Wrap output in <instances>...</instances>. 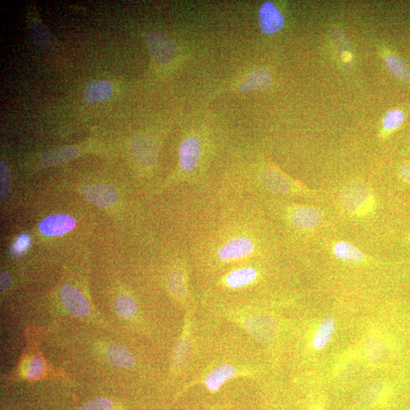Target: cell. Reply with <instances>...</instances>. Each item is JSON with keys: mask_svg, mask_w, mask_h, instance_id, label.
<instances>
[{"mask_svg": "<svg viewBox=\"0 0 410 410\" xmlns=\"http://www.w3.org/2000/svg\"><path fill=\"white\" fill-rule=\"evenodd\" d=\"M263 243L248 208L232 211L196 241L195 262L208 277L263 254Z\"/></svg>", "mask_w": 410, "mask_h": 410, "instance_id": "6da1fadb", "label": "cell"}, {"mask_svg": "<svg viewBox=\"0 0 410 410\" xmlns=\"http://www.w3.org/2000/svg\"><path fill=\"white\" fill-rule=\"evenodd\" d=\"M340 203L348 215L362 218L375 212L377 207L375 195L364 182H348L340 191Z\"/></svg>", "mask_w": 410, "mask_h": 410, "instance_id": "277c9868", "label": "cell"}, {"mask_svg": "<svg viewBox=\"0 0 410 410\" xmlns=\"http://www.w3.org/2000/svg\"><path fill=\"white\" fill-rule=\"evenodd\" d=\"M146 42L152 57L159 64H168L177 56L176 43L164 34L149 33L146 36Z\"/></svg>", "mask_w": 410, "mask_h": 410, "instance_id": "30bf717a", "label": "cell"}, {"mask_svg": "<svg viewBox=\"0 0 410 410\" xmlns=\"http://www.w3.org/2000/svg\"><path fill=\"white\" fill-rule=\"evenodd\" d=\"M79 154L78 149L72 146L61 147L46 152L41 158V162L46 167L58 166L72 161Z\"/></svg>", "mask_w": 410, "mask_h": 410, "instance_id": "44dd1931", "label": "cell"}, {"mask_svg": "<svg viewBox=\"0 0 410 410\" xmlns=\"http://www.w3.org/2000/svg\"><path fill=\"white\" fill-rule=\"evenodd\" d=\"M382 56L384 59L385 65L389 70L398 80L404 82H410V68L397 55H395L391 50L384 49L382 50Z\"/></svg>", "mask_w": 410, "mask_h": 410, "instance_id": "603a6c76", "label": "cell"}, {"mask_svg": "<svg viewBox=\"0 0 410 410\" xmlns=\"http://www.w3.org/2000/svg\"><path fill=\"white\" fill-rule=\"evenodd\" d=\"M342 58H343L344 62L348 63L351 60L352 57L349 52H345L344 55L342 56Z\"/></svg>", "mask_w": 410, "mask_h": 410, "instance_id": "836d02e7", "label": "cell"}, {"mask_svg": "<svg viewBox=\"0 0 410 410\" xmlns=\"http://www.w3.org/2000/svg\"><path fill=\"white\" fill-rule=\"evenodd\" d=\"M256 184L257 188L275 195H305L309 192L300 182L273 166H263L257 172Z\"/></svg>", "mask_w": 410, "mask_h": 410, "instance_id": "5b68a950", "label": "cell"}, {"mask_svg": "<svg viewBox=\"0 0 410 410\" xmlns=\"http://www.w3.org/2000/svg\"><path fill=\"white\" fill-rule=\"evenodd\" d=\"M113 405L109 399L97 398L84 405L80 410H113Z\"/></svg>", "mask_w": 410, "mask_h": 410, "instance_id": "f1b7e54d", "label": "cell"}, {"mask_svg": "<svg viewBox=\"0 0 410 410\" xmlns=\"http://www.w3.org/2000/svg\"><path fill=\"white\" fill-rule=\"evenodd\" d=\"M12 177L9 166L5 162H0V199L1 202H6L10 195Z\"/></svg>", "mask_w": 410, "mask_h": 410, "instance_id": "83f0119b", "label": "cell"}, {"mask_svg": "<svg viewBox=\"0 0 410 410\" xmlns=\"http://www.w3.org/2000/svg\"><path fill=\"white\" fill-rule=\"evenodd\" d=\"M258 23L262 32L270 35L278 33L284 28L285 19L275 3L265 2L258 11Z\"/></svg>", "mask_w": 410, "mask_h": 410, "instance_id": "4fadbf2b", "label": "cell"}, {"mask_svg": "<svg viewBox=\"0 0 410 410\" xmlns=\"http://www.w3.org/2000/svg\"><path fill=\"white\" fill-rule=\"evenodd\" d=\"M363 353L371 364L382 362L389 354V346L382 338L371 337L364 340Z\"/></svg>", "mask_w": 410, "mask_h": 410, "instance_id": "7402d4cb", "label": "cell"}, {"mask_svg": "<svg viewBox=\"0 0 410 410\" xmlns=\"http://www.w3.org/2000/svg\"><path fill=\"white\" fill-rule=\"evenodd\" d=\"M332 252L334 256L342 262L360 264L367 260L366 254L347 241H338L334 243Z\"/></svg>", "mask_w": 410, "mask_h": 410, "instance_id": "ac0fdd59", "label": "cell"}, {"mask_svg": "<svg viewBox=\"0 0 410 410\" xmlns=\"http://www.w3.org/2000/svg\"><path fill=\"white\" fill-rule=\"evenodd\" d=\"M32 36L35 42L43 50L52 51L53 48V41L52 36L41 24H36L32 30Z\"/></svg>", "mask_w": 410, "mask_h": 410, "instance_id": "4316f807", "label": "cell"}, {"mask_svg": "<svg viewBox=\"0 0 410 410\" xmlns=\"http://www.w3.org/2000/svg\"><path fill=\"white\" fill-rule=\"evenodd\" d=\"M336 330V321L333 317H326L319 323L313 338V346L322 351L330 344Z\"/></svg>", "mask_w": 410, "mask_h": 410, "instance_id": "d6986e66", "label": "cell"}, {"mask_svg": "<svg viewBox=\"0 0 410 410\" xmlns=\"http://www.w3.org/2000/svg\"><path fill=\"white\" fill-rule=\"evenodd\" d=\"M44 371V364L41 357H35L29 364L28 375L30 378H35L40 377Z\"/></svg>", "mask_w": 410, "mask_h": 410, "instance_id": "f546056e", "label": "cell"}, {"mask_svg": "<svg viewBox=\"0 0 410 410\" xmlns=\"http://www.w3.org/2000/svg\"><path fill=\"white\" fill-rule=\"evenodd\" d=\"M11 285V277L9 273L6 272L1 273L0 277V287H1V292H5Z\"/></svg>", "mask_w": 410, "mask_h": 410, "instance_id": "d6a6232c", "label": "cell"}, {"mask_svg": "<svg viewBox=\"0 0 410 410\" xmlns=\"http://www.w3.org/2000/svg\"><path fill=\"white\" fill-rule=\"evenodd\" d=\"M193 308L186 309V320L184 330L177 342L172 359V369L175 373L184 369L190 358L193 349V322L192 314Z\"/></svg>", "mask_w": 410, "mask_h": 410, "instance_id": "9c48e42d", "label": "cell"}, {"mask_svg": "<svg viewBox=\"0 0 410 410\" xmlns=\"http://www.w3.org/2000/svg\"><path fill=\"white\" fill-rule=\"evenodd\" d=\"M106 358L109 362L120 368H131L135 364L133 354L120 345H111L106 349Z\"/></svg>", "mask_w": 410, "mask_h": 410, "instance_id": "cb8c5ba5", "label": "cell"}, {"mask_svg": "<svg viewBox=\"0 0 410 410\" xmlns=\"http://www.w3.org/2000/svg\"><path fill=\"white\" fill-rule=\"evenodd\" d=\"M272 81L271 74L267 70L260 68L247 75V77L240 84V90L242 92L263 90L268 89L271 86Z\"/></svg>", "mask_w": 410, "mask_h": 410, "instance_id": "ffe728a7", "label": "cell"}, {"mask_svg": "<svg viewBox=\"0 0 410 410\" xmlns=\"http://www.w3.org/2000/svg\"><path fill=\"white\" fill-rule=\"evenodd\" d=\"M167 288L172 297L186 310L193 307V295L189 287V263L180 258L173 265L166 280Z\"/></svg>", "mask_w": 410, "mask_h": 410, "instance_id": "8992f818", "label": "cell"}, {"mask_svg": "<svg viewBox=\"0 0 410 410\" xmlns=\"http://www.w3.org/2000/svg\"><path fill=\"white\" fill-rule=\"evenodd\" d=\"M75 225L76 220L73 217L57 214L44 218L39 224V231L47 237H60L72 231Z\"/></svg>", "mask_w": 410, "mask_h": 410, "instance_id": "9a60e30c", "label": "cell"}, {"mask_svg": "<svg viewBox=\"0 0 410 410\" xmlns=\"http://www.w3.org/2000/svg\"><path fill=\"white\" fill-rule=\"evenodd\" d=\"M404 113L398 109H393L387 112L382 120V129L380 137L384 139L396 131L404 123Z\"/></svg>", "mask_w": 410, "mask_h": 410, "instance_id": "d4e9b609", "label": "cell"}, {"mask_svg": "<svg viewBox=\"0 0 410 410\" xmlns=\"http://www.w3.org/2000/svg\"><path fill=\"white\" fill-rule=\"evenodd\" d=\"M81 193L90 202L102 208L113 206L118 199L116 190L110 186L103 184H90L84 186Z\"/></svg>", "mask_w": 410, "mask_h": 410, "instance_id": "5bb4252c", "label": "cell"}, {"mask_svg": "<svg viewBox=\"0 0 410 410\" xmlns=\"http://www.w3.org/2000/svg\"><path fill=\"white\" fill-rule=\"evenodd\" d=\"M113 94L111 84L105 80L91 81L84 90V97L90 104L101 103L108 101Z\"/></svg>", "mask_w": 410, "mask_h": 410, "instance_id": "e0dca14e", "label": "cell"}, {"mask_svg": "<svg viewBox=\"0 0 410 410\" xmlns=\"http://www.w3.org/2000/svg\"><path fill=\"white\" fill-rule=\"evenodd\" d=\"M130 148L136 162L144 168L150 169L157 161L158 146L156 141L147 135H138L131 141Z\"/></svg>", "mask_w": 410, "mask_h": 410, "instance_id": "8fae6325", "label": "cell"}, {"mask_svg": "<svg viewBox=\"0 0 410 410\" xmlns=\"http://www.w3.org/2000/svg\"><path fill=\"white\" fill-rule=\"evenodd\" d=\"M399 175L402 181L410 184V163L404 164L400 166Z\"/></svg>", "mask_w": 410, "mask_h": 410, "instance_id": "1f68e13d", "label": "cell"}, {"mask_svg": "<svg viewBox=\"0 0 410 410\" xmlns=\"http://www.w3.org/2000/svg\"><path fill=\"white\" fill-rule=\"evenodd\" d=\"M232 320L237 322L250 336L263 344L273 343L279 333V324L275 318L263 313H253L248 308L226 309Z\"/></svg>", "mask_w": 410, "mask_h": 410, "instance_id": "3957f363", "label": "cell"}, {"mask_svg": "<svg viewBox=\"0 0 410 410\" xmlns=\"http://www.w3.org/2000/svg\"><path fill=\"white\" fill-rule=\"evenodd\" d=\"M392 393L389 384L382 381L372 382L364 386L357 395L356 405L361 409H370L391 399Z\"/></svg>", "mask_w": 410, "mask_h": 410, "instance_id": "7c38bea8", "label": "cell"}, {"mask_svg": "<svg viewBox=\"0 0 410 410\" xmlns=\"http://www.w3.org/2000/svg\"><path fill=\"white\" fill-rule=\"evenodd\" d=\"M253 375L248 367L241 366V364L225 362L213 367L195 382L202 384L208 391L215 393L233 378Z\"/></svg>", "mask_w": 410, "mask_h": 410, "instance_id": "52a82bcc", "label": "cell"}, {"mask_svg": "<svg viewBox=\"0 0 410 410\" xmlns=\"http://www.w3.org/2000/svg\"><path fill=\"white\" fill-rule=\"evenodd\" d=\"M29 245V238L27 235H21L14 246V253H19L26 250Z\"/></svg>", "mask_w": 410, "mask_h": 410, "instance_id": "4dcf8cb0", "label": "cell"}, {"mask_svg": "<svg viewBox=\"0 0 410 410\" xmlns=\"http://www.w3.org/2000/svg\"><path fill=\"white\" fill-rule=\"evenodd\" d=\"M203 150L204 146L199 136L192 135L186 137L179 149L177 170L164 187L167 188L182 182L193 184L199 180Z\"/></svg>", "mask_w": 410, "mask_h": 410, "instance_id": "7a4b0ae2", "label": "cell"}, {"mask_svg": "<svg viewBox=\"0 0 410 410\" xmlns=\"http://www.w3.org/2000/svg\"><path fill=\"white\" fill-rule=\"evenodd\" d=\"M61 299L66 309L71 314L84 317L90 313V306L81 292L72 285L66 284L61 289Z\"/></svg>", "mask_w": 410, "mask_h": 410, "instance_id": "2e32d148", "label": "cell"}, {"mask_svg": "<svg viewBox=\"0 0 410 410\" xmlns=\"http://www.w3.org/2000/svg\"><path fill=\"white\" fill-rule=\"evenodd\" d=\"M313 410H324V409L322 406L315 407Z\"/></svg>", "mask_w": 410, "mask_h": 410, "instance_id": "e575fe53", "label": "cell"}, {"mask_svg": "<svg viewBox=\"0 0 410 410\" xmlns=\"http://www.w3.org/2000/svg\"><path fill=\"white\" fill-rule=\"evenodd\" d=\"M115 309L121 318L130 319L136 315L138 307L131 296L121 295L116 300Z\"/></svg>", "mask_w": 410, "mask_h": 410, "instance_id": "484cf974", "label": "cell"}, {"mask_svg": "<svg viewBox=\"0 0 410 410\" xmlns=\"http://www.w3.org/2000/svg\"><path fill=\"white\" fill-rule=\"evenodd\" d=\"M284 215L288 222L295 229L301 231L313 230L323 222V213L315 208L302 205H289L284 209Z\"/></svg>", "mask_w": 410, "mask_h": 410, "instance_id": "ba28073f", "label": "cell"}]
</instances>
